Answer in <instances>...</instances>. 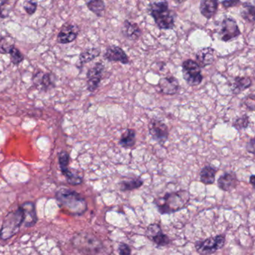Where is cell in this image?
<instances>
[{
  "label": "cell",
  "mask_w": 255,
  "mask_h": 255,
  "mask_svg": "<svg viewBox=\"0 0 255 255\" xmlns=\"http://www.w3.org/2000/svg\"><path fill=\"white\" fill-rule=\"evenodd\" d=\"M56 199L60 207L72 215H82L87 210V202L76 191L62 188L57 192Z\"/></svg>",
  "instance_id": "1"
},
{
  "label": "cell",
  "mask_w": 255,
  "mask_h": 255,
  "mask_svg": "<svg viewBox=\"0 0 255 255\" xmlns=\"http://www.w3.org/2000/svg\"><path fill=\"white\" fill-rule=\"evenodd\" d=\"M190 198L189 192L179 190L167 193L161 199H157L155 204L159 213L161 214H172L185 208Z\"/></svg>",
  "instance_id": "2"
},
{
  "label": "cell",
  "mask_w": 255,
  "mask_h": 255,
  "mask_svg": "<svg viewBox=\"0 0 255 255\" xmlns=\"http://www.w3.org/2000/svg\"><path fill=\"white\" fill-rule=\"evenodd\" d=\"M149 12L160 29H172L175 27L176 15L169 8L167 0H154L150 4Z\"/></svg>",
  "instance_id": "3"
},
{
  "label": "cell",
  "mask_w": 255,
  "mask_h": 255,
  "mask_svg": "<svg viewBox=\"0 0 255 255\" xmlns=\"http://www.w3.org/2000/svg\"><path fill=\"white\" fill-rule=\"evenodd\" d=\"M72 245L85 255H98L104 250L102 242L98 238L87 233H81L74 237Z\"/></svg>",
  "instance_id": "4"
},
{
  "label": "cell",
  "mask_w": 255,
  "mask_h": 255,
  "mask_svg": "<svg viewBox=\"0 0 255 255\" xmlns=\"http://www.w3.org/2000/svg\"><path fill=\"white\" fill-rule=\"evenodd\" d=\"M23 223V210L20 207L15 211L10 212L4 219L0 229V239L8 240L19 232Z\"/></svg>",
  "instance_id": "5"
},
{
  "label": "cell",
  "mask_w": 255,
  "mask_h": 255,
  "mask_svg": "<svg viewBox=\"0 0 255 255\" xmlns=\"http://www.w3.org/2000/svg\"><path fill=\"white\" fill-rule=\"evenodd\" d=\"M225 235H218L204 240H199L195 243L196 252L201 255H210L214 254L225 246Z\"/></svg>",
  "instance_id": "6"
},
{
  "label": "cell",
  "mask_w": 255,
  "mask_h": 255,
  "mask_svg": "<svg viewBox=\"0 0 255 255\" xmlns=\"http://www.w3.org/2000/svg\"><path fill=\"white\" fill-rule=\"evenodd\" d=\"M182 73L185 82L189 86H197L203 80L202 68L196 61L188 59L182 64Z\"/></svg>",
  "instance_id": "7"
},
{
  "label": "cell",
  "mask_w": 255,
  "mask_h": 255,
  "mask_svg": "<svg viewBox=\"0 0 255 255\" xmlns=\"http://www.w3.org/2000/svg\"><path fill=\"white\" fill-rule=\"evenodd\" d=\"M58 160H59L60 168H61V172L63 175H65L67 181L69 185H79L83 182L82 177L76 175L73 172L70 171L69 168V156L68 153L63 151L60 153L58 155Z\"/></svg>",
  "instance_id": "8"
},
{
  "label": "cell",
  "mask_w": 255,
  "mask_h": 255,
  "mask_svg": "<svg viewBox=\"0 0 255 255\" xmlns=\"http://www.w3.org/2000/svg\"><path fill=\"white\" fill-rule=\"evenodd\" d=\"M241 33L236 21L232 18H225L220 25V39L224 42H228L240 35Z\"/></svg>",
  "instance_id": "9"
},
{
  "label": "cell",
  "mask_w": 255,
  "mask_h": 255,
  "mask_svg": "<svg viewBox=\"0 0 255 255\" xmlns=\"http://www.w3.org/2000/svg\"><path fill=\"white\" fill-rule=\"evenodd\" d=\"M149 132L153 140L160 144H164L168 140V127L161 120L152 119L149 123Z\"/></svg>",
  "instance_id": "10"
},
{
  "label": "cell",
  "mask_w": 255,
  "mask_h": 255,
  "mask_svg": "<svg viewBox=\"0 0 255 255\" xmlns=\"http://www.w3.org/2000/svg\"><path fill=\"white\" fill-rule=\"evenodd\" d=\"M104 66L102 63L95 64L89 69L87 74V90L90 92H94L98 88L99 85L103 77Z\"/></svg>",
  "instance_id": "11"
},
{
  "label": "cell",
  "mask_w": 255,
  "mask_h": 255,
  "mask_svg": "<svg viewBox=\"0 0 255 255\" xmlns=\"http://www.w3.org/2000/svg\"><path fill=\"white\" fill-rule=\"evenodd\" d=\"M146 235L157 246H167L170 244V238L163 233L161 226L157 224L149 225L146 229Z\"/></svg>",
  "instance_id": "12"
},
{
  "label": "cell",
  "mask_w": 255,
  "mask_h": 255,
  "mask_svg": "<svg viewBox=\"0 0 255 255\" xmlns=\"http://www.w3.org/2000/svg\"><path fill=\"white\" fill-rule=\"evenodd\" d=\"M79 33L80 29L79 26L66 23L61 27L57 37V41L61 44H69L77 38Z\"/></svg>",
  "instance_id": "13"
},
{
  "label": "cell",
  "mask_w": 255,
  "mask_h": 255,
  "mask_svg": "<svg viewBox=\"0 0 255 255\" xmlns=\"http://www.w3.org/2000/svg\"><path fill=\"white\" fill-rule=\"evenodd\" d=\"M104 58L111 62H120L123 65H128L129 58L121 47L118 46H110L106 50Z\"/></svg>",
  "instance_id": "14"
},
{
  "label": "cell",
  "mask_w": 255,
  "mask_h": 255,
  "mask_svg": "<svg viewBox=\"0 0 255 255\" xmlns=\"http://www.w3.org/2000/svg\"><path fill=\"white\" fill-rule=\"evenodd\" d=\"M239 185L237 174L235 172H227L223 173L217 181L218 187L225 192H231L236 189Z\"/></svg>",
  "instance_id": "15"
},
{
  "label": "cell",
  "mask_w": 255,
  "mask_h": 255,
  "mask_svg": "<svg viewBox=\"0 0 255 255\" xmlns=\"http://www.w3.org/2000/svg\"><path fill=\"white\" fill-rule=\"evenodd\" d=\"M20 207L23 213V225L26 228L34 226L37 221V217L34 203L27 202L22 204Z\"/></svg>",
  "instance_id": "16"
},
{
  "label": "cell",
  "mask_w": 255,
  "mask_h": 255,
  "mask_svg": "<svg viewBox=\"0 0 255 255\" xmlns=\"http://www.w3.org/2000/svg\"><path fill=\"white\" fill-rule=\"evenodd\" d=\"M121 33L125 38L132 41L138 40L142 35L141 29L139 27L137 23H133L128 19L124 21L121 29Z\"/></svg>",
  "instance_id": "17"
},
{
  "label": "cell",
  "mask_w": 255,
  "mask_h": 255,
  "mask_svg": "<svg viewBox=\"0 0 255 255\" xmlns=\"http://www.w3.org/2000/svg\"><path fill=\"white\" fill-rule=\"evenodd\" d=\"M158 87L164 94L174 95L179 90V82L173 76H167L160 79Z\"/></svg>",
  "instance_id": "18"
},
{
  "label": "cell",
  "mask_w": 255,
  "mask_h": 255,
  "mask_svg": "<svg viewBox=\"0 0 255 255\" xmlns=\"http://www.w3.org/2000/svg\"><path fill=\"white\" fill-rule=\"evenodd\" d=\"M215 50L211 47H205L201 49L196 55V62L199 64L201 68H205L212 65L214 61Z\"/></svg>",
  "instance_id": "19"
},
{
  "label": "cell",
  "mask_w": 255,
  "mask_h": 255,
  "mask_svg": "<svg viewBox=\"0 0 255 255\" xmlns=\"http://www.w3.org/2000/svg\"><path fill=\"white\" fill-rule=\"evenodd\" d=\"M218 6V0H201L199 9L203 16L210 19L217 13Z\"/></svg>",
  "instance_id": "20"
},
{
  "label": "cell",
  "mask_w": 255,
  "mask_h": 255,
  "mask_svg": "<svg viewBox=\"0 0 255 255\" xmlns=\"http://www.w3.org/2000/svg\"><path fill=\"white\" fill-rule=\"evenodd\" d=\"M252 80L249 77L237 76L234 79V82L230 85L231 91L235 94H239L244 90H247L252 86Z\"/></svg>",
  "instance_id": "21"
},
{
  "label": "cell",
  "mask_w": 255,
  "mask_h": 255,
  "mask_svg": "<svg viewBox=\"0 0 255 255\" xmlns=\"http://www.w3.org/2000/svg\"><path fill=\"white\" fill-rule=\"evenodd\" d=\"M218 169L210 165L203 167L200 172V181L205 185H213L215 182L216 175Z\"/></svg>",
  "instance_id": "22"
},
{
  "label": "cell",
  "mask_w": 255,
  "mask_h": 255,
  "mask_svg": "<svg viewBox=\"0 0 255 255\" xmlns=\"http://www.w3.org/2000/svg\"><path fill=\"white\" fill-rule=\"evenodd\" d=\"M119 145L125 149L133 147L136 143V132L134 129H128L122 135L119 141Z\"/></svg>",
  "instance_id": "23"
},
{
  "label": "cell",
  "mask_w": 255,
  "mask_h": 255,
  "mask_svg": "<svg viewBox=\"0 0 255 255\" xmlns=\"http://www.w3.org/2000/svg\"><path fill=\"white\" fill-rule=\"evenodd\" d=\"M143 185V181L140 178H128L119 182V189L121 191H131L138 189Z\"/></svg>",
  "instance_id": "24"
},
{
  "label": "cell",
  "mask_w": 255,
  "mask_h": 255,
  "mask_svg": "<svg viewBox=\"0 0 255 255\" xmlns=\"http://www.w3.org/2000/svg\"><path fill=\"white\" fill-rule=\"evenodd\" d=\"M101 50L98 48L87 49L82 51L79 55V63L81 66H83L85 64L90 62V61L100 56Z\"/></svg>",
  "instance_id": "25"
},
{
  "label": "cell",
  "mask_w": 255,
  "mask_h": 255,
  "mask_svg": "<svg viewBox=\"0 0 255 255\" xmlns=\"http://www.w3.org/2000/svg\"><path fill=\"white\" fill-rule=\"evenodd\" d=\"M240 15L249 23H255V6L249 2L243 3L241 9Z\"/></svg>",
  "instance_id": "26"
},
{
  "label": "cell",
  "mask_w": 255,
  "mask_h": 255,
  "mask_svg": "<svg viewBox=\"0 0 255 255\" xmlns=\"http://www.w3.org/2000/svg\"><path fill=\"white\" fill-rule=\"evenodd\" d=\"M87 7L97 17H102L105 12V4L103 0H90L87 2Z\"/></svg>",
  "instance_id": "27"
},
{
  "label": "cell",
  "mask_w": 255,
  "mask_h": 255,
  "mask_svg": "<svg viewBox=\"0 0 255 255\" xmlns=\"http://www.w3.org/2000/svg\"><path fill=\"white\" fill-rule=\"evenodd\" d=\"M15 47V41L10 37H4L0 40V52L9 54L10 51Z\"/></svg>",
  "instance_id": "28"
},
{
  "label": "cell",
  "mask_w": 255,
  "mask_h": 255,
  "mask_svg": "<svg viewBox=\"0 0 255 255\" xmlns=\"http://www.w3.org/2000/svg\"><path fill=\"white\" fill-rule=\"evenodd\" d=\"M249 123H250V120H249V116L247 114H245L242 117L236 118L235 121L233 122L232 126L237 130L241 131L247 129Z\"/></svg>",
  "instance_id": "29"
},
{
  "label": "cell",
  "mask_w": 255,
  "mask_h": 255,
  "mask_svg": "<svg viewBox=\"0 0 255 255\" xmlns=\"http://www.w3.org/2000/svg\"><path fill=\"white\" fill-rule=\"evenodd\" d=\"M9 54L11 55V61L14 65H19V63L22 62L24 59L22 53L15 47L10 51Z\"/></svg>",
  "instance_id": "30"
},
{
  "label": "cell",
  "mask_w": 255,
  "mask_h": 255,
  "mask_svg": "<svg viewBox=\"0 0 255 255\" xmlns=\"http://www.w3.org/2000/svg\"><path fill=\"white\" fill-rule=\"evenodd\" d=\"M37 8V3L36 0H29L24 5V9L26 13L29 15H33L35 13Z\"/></svg>",
  "instance_id": "31"
},
{
  "label": "cell",
  "mask_w": 255,
  "mask_h": 255,
  "mask_svg": "<svg viewBox=\"0 0 255 255\" xmlns=\"http://www.w3.org/2000/svg\"><path fill=\"white\" fill-rule=\"evenodd\" d=\"M244 105L251 111H255V97L253 95L247 96L243 100Z\"/></svg>",
  "instance_id": "32"
},
{
  "label": "cell",
  "mask_w": 255,
  "mask_h": 255,
  "mask_svg": "<svg viewBox=\"0 0 255 255\" xmlns=\"http://www.w3.org/2000/svg\"><path fill=\"white\" fill-rule=\"evenodd\" d=\"M118 252H119V255H131L132 254L130 247L125 243L119 244Z\"/></svg>",
  "instance_id": "33"
},
{
  "label": "cell",
  "mask_w": 255,
  "mask_h": 255,
  "mask_svg": "<svg viewBox=\"0 0 255 255\" xmlns=\"http://www.w3.org/2000/svg\"><path fill=\"white\" fill-rule=\"evenodd\" d=\"M246 150L248 153L255 156V138H251L246 143Z\"/></svg>",
  "instance_id": "34"
},
{
  "label": "cell",
  "mask_w": 255,
  "mask_h": 255,
  "mask_svg": "<svg viewBox=\"0 0 255 255\" xmlns=\"http://www.w3.org/2000/svg\"><path fill=\"white\" fill-rule=\"evenodd\" d=\"M240 0H224L221 2V5L224 8H229L231 7L237 6L240 4Z\"/></svg>",
  "instance_id": "35"
},
{
  "label": "cell",
  "mask_w": 255,
  "mask_h": 255,
  "mask_svg": "<svg viewBox=\"0 0 255 255\" xmlns=\"http://www.w3.org/2000/svg\"><path fill=\"white\" fill-rule=\"evenodd\" d=\"M6 0L4 1H0V18H6L7 14L5 13V5H6Z\"/></svg>",
  "instance_id": "36"
},
{
  "label": "cell",
  "mask_w": 255,
  "mask_h": 255,
  "mask_svg": "<svg viewBox=\"0 0 255 255\" xmlns=\"http://www.w3.org/2000/svg\"><path fill=\"white\" fill-rule=\"evenodd\" d=\"M249 183L253 187L254 189H255V175H251L249 178Z\"/></svg>",
  "instance_id": "37"
},
{
  "label": "cell",
  "mask_w": 255,
  "mask_h": 255,
  "mask_svg": "<svg viewBox=\"0 0 255 255\" xmlns=\"http://www.w3.org/2000/svg\"><path fill=\"white\" fill-rule=\"evenodd\" d=\"M185 1H186V0H174V2H175V3L178 4V5L183 3Z\"/></svg>",
  "instance_id": "38"
}]
</instances>
